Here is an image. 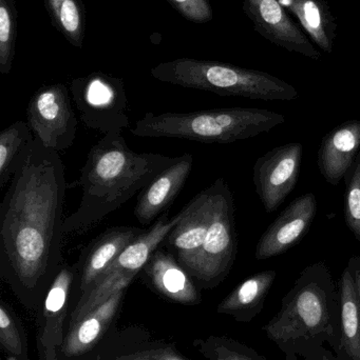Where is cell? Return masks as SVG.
Returning <instances> with one entry per match:
<instances>
[{"mask_svg":"<svg viewBox=\"0 0 360 360\" xmlns=\"http://www.w3.org/2000/svg\"><path fill=\"white\" fill-rule=\"evenodd\" d=\"M181 217L182 212L173 218L163 214L149 229L133 240L93 287L80 296L77 306L72 313L71 326L84 319L116 292L127 289L133 278L143 270L154 252L163 245Z\"/></svg>","mask_w":360,"mask_h":360,"instance_id":"6","label":"cell"},{"mask_svg":"<svg viewBox=\"0 0 360 360\" xmlns=\"http://www.w3.org/2000/svg\"><path fill=\"white\" fill-rule=\"evenodd\" d=\"M182 17L194 23L213 20V12L209 0H166Z\"/></svg>","mask_w":360,"mask_h":360,"instance_id":"29","label":"cell"},{"mask_svg":"<svg viewBox=\"0 0 360 360\" xmlns=\"http://www.w3.org/2000/svg\"><path fill=\"white\" fill-rule=\"evenodd\" d=\"M18 11L14 0H0V73L12 70L16 50Z\"/></svg>","mask_w":360,"mask_h":360,"instance_id":"25","label":"cell"},{"mask_svg":"<svg viewBox=\"0 0 360 360\" xmlns=\"http://www.w3.org/2000/svg\"><path fill=\"white\" fill-rule=\"evenodd\" d=\"M51 22L75 48L82 49L86 35V8L82 0H44Z\"/></svg>","mask_w":360,"mask_h":360,"instance_id":"24","label":"cell"},{"mask_svg":"<svg viewBox=\"0 0 360 360\" xmlns=\"http://www.w3.org/2000/svg\"><path fill=\"white\" fill-rule=\"evenodd\" d=\"M74 275L72 266H61L46 291L42 313L44 321L38 336L40 360H61L59 352H63L66 340L63 321Z\"/></svg>","mask_w":360,"mask_h":360,"instance_id":"14","label":"cell"},{"mask_svg":"<svg viewBox=\"0 0 360 360\" xmlns=\"http://www.w3.org/2000/svg\"><path fill=\"white\" fill-rule=\"evenodd\" d=\"M334 285L323 262L306 266L285 296L278 314L264 327L266 336L285 352L315 340L334 338Z\"/></svg>","mask_w":360,"mask_h":360,"instance_id":"4","label":"cell"},{"mask_svg":"<svg viewBox=\"0 0 360 360\" xmlns=\"http://www.w3.org/2000/svg\"><path fill=\"white\" fill-rule=\"evenodd\" d=\"M82 124L104 135L129 128L128 98L122 78L94 72L69 86Z\"/></svg>","mask_w":360,"mask_h":360,"instance_id":"8","label":"cell"},{"mask_svg":"<svg viewBox=\"0 0 360 360\" xmlns=\"http://www.w3.org/2000/svg\"><path fill=\"white\" fill-rule=\"evenodd\" d=\"M35 136L27 122L18 120L0 133V188H4L23 165Z\"/></svg>","mask_w":360,"mask_h":360,"instance_id":"23","label":"cell"},{"mask_svg":"<svg viewBox=\"0 0 360 360\" xmlns=\"http://www.w3.org/2000/svg\"><path fill=\"white\" fill-rule=\"evenodd\" d=\"M242 10L255 31L273 44L313 60L321 59L318 49L279 0H242Z\"/></svg>","mask_w":360,"mask_h":360,"instance_id":"11","label":"cell"},{"mask_svg":"<svg viewBox=\"0 0 360 360\" xmlns=\"http://www.w3.org/2000/svg\"><path fill=\"white\" fill-rule=\"evenodd\" d=\"M125 360H156L154 359H148V357L141 356V355L135 354L132 356L126 357Z\"/></svg>","mask_w":360,"mask_h":360,"instance_id":"31","label":"cell"},{"mask_svg":"<svg viewBox=\"0 0 360 360\" xmlns=\"http://www.w3.org/2000/svg\"><path fill=\"white\" fill-rule=\"evenodd\" d=\"M152 287L168 300L183 304H196L201 300L187 271L170 252L156 249L143 270Z\"/></svg>","mask_w":360,"mask_h":360,"instance_id":"17","label":"cell"},{"mask_svg":"<svg viewBox=\"0 0 360 360\" xmlns=\"http://www.w3.org/2000/svg\"><path fill=\"white\" fill-rule=\"evenodd\" d=\"M299 21L306 35L323 52H333L337 21L327 0H279Z\"/></svg>","mask_w":360,"mask_h":360,"instance_id":"19","label":"cell"},{"mask_svg":"<svg viewBox=\"0 0 360 360\" xmlns=\"http://www.w3.org/2000/svg\"><path fill=\"white\" fill-rule=\"evenodd\" d=\"M125 291L126 289L116 292L109 300L71 326V331L66 336L63 345V353L66 357L80 356L97 344L116 316Z\"/></svg>","mask_w":360,"mask_h":360,"instance_id":"20","label":"cell"},{"mask_svg":"<svg viewBox=\"0 0 360 360\" xmlns=\"http://www.w3.org/2000/svg\"><path fill=\"white\" fill-rule=\"evenodd\" d=\"M237 245L234 199L222 179L213 221L204 243L182 266L203 287H215L230 273L236 259Z\"/></svg>","mask_w":360,"mask_h":360,"instance_id":"7","label":"cell"},{"mask_svg":"<svg viewBox=\"0 0 360 360\" xmlns=\"http://www.w3.org/2000/svg\"><path fill=\"white\" fill-rule=\"evenodd\" d=\"M150 74L166 84L222 96L271 101H290L298 97L292 84L276 76L219 61L177 58L159 63Z\"/></svg>","mask_w":360,"mask_h":360,"instance_id":"5","label":"cell"},{"mask_svg":"<svg viewBox=\"0 0 360 360\" xmlns=\"http://www.w3.org/2000/svg\"><path fill=\"white\" fill-rule=\"evenodd\" d=\"M321 360H335V359H334L333 357L330 356V355L323 354V359H321Z\"/></svg>","mask_w":360,"mask_h":360,"instance_id":"33","label":"cell"},{"mask_svg":"<svg viewBox=\"0 0 360 360\" xmlns=\"http://www.w3.org/2000/svg\"><path fill=\"white\" fill-rule=\"evenodd\" d=\"M360 148V120H350L323 137L318 167L329 184L336 186L352 167Z\"/></svg>","mask_w":360,"mask_h":360,"instance_id":"18","label":"cell"},{"mask_svg":"<svg viewBox=\"0 0 360 360\" xmlns=\"http://www.w3.org/2000/svg\"><path fill=\"white\" fill-rule=\"evenodd\" d=\"M342 347L351 360H360V298L355 275L347 268L342 277Z\"/></svg>","mask_w":360,"mask_h":360,"instance_id":"22","label":"cell"},{"mask_svg":"<svg viewBox=\"0 0 360 360\" xmlns=\"http://www.w3.org/2000/svg\"><path fill=\"white\" fill-rule=\"evenodd\" d=\"M0 342L6 352L15 357H23L27 354L23 334L6 304L0 307Z\"/></svg>","mask_w":360,"mask_h":360,"instance_id":"27","label":"cell"},{"mask_svg":"<svg viewBox=\"0 0 360 360\" xmlns=\"http://www.w3.org/2000/svg\"><path fill=\"white\" fill-rule=\"evenodd\" d=\"M355 281H356L357 291H359V298H360V272H359V271H357V272L355 273Z\"/></svg>","mask_w":360,"mask_h":360,"instance_id":"32","label":"cell"},{"mask_svg":"<svg viewBox=\"0 0 360 360\" xmlns=\"http://www.w3.org/2000/svg\"><path fill=\"white\" fill-rule=\"evenodd\" d=\"M69 91L63 84H46L34 93L27 108V122L34 136L57 153L72 147L77 134Z\"/></svg>","mask_w":360,"mask_h":360,"instance_id":"9","label":"cell"},{"mask_svg":"<svg viewBox=\"0 0 360 360\" xmlns=\"http://www.w3.org/2000/svg\"><path fill=\"white\" fill-rule=\"evenodd\" d=\"M222 179L194 197L182 209V217L165 239L180 264H184L202 247L213 221Z\"/></svg>","mask_w":360,"mask_h":360,"instance_id":"12","label":"cell"},{"mask_svg":"<svg viewBox=\"0 0 360 360\" xmlns=\"http://www.w3.org/2000/svg\"><path fill=\"white\" fill-rule=\"evenodd\" d=\"M276 276L274 270H268L245 279L222 300L218 306V313L230 315L237 321H252L261 311Z\"/></svg>","mask_w":360,"mask_h":360,"instance_id":"21","label":"cell"},{"mask_svg":"<svg viewBox=\"0 0 360 360\" xmlns=\"http://www.w3.org/2000/svg\"><path fill=\"white\" fill-rule=\"evenodd\" d=\"M65 165L34 141L0 205V272L25 295L48 290L61 268Z\"/></svg>","mask_w":360,"mask_h":360,"instance_id":"1","label":"cell"},{"mask_svg":"<svg viewBox=\"0 0 360 360\" xmlns=\"http://www.w3.org/2000/svg\"><path fill=\"white\" fill-rule=\"evenodd\" d=\"M316 212L317 199L313 193L296 198L258 241L256 259H268L291 249L308 232Z\"/></svg>","mask_w":360,"mask_h":360,"instance_id":"13","label":"cell"},{"mask_svg":"<svg viewBox=\"0 0 360 360\" xmlns=\"http://www.w3.org/2000/svg\"><path fill=\"white\" fill-rule=\"evenodd\" d=\"M194 166V156L190 153L178 158L177 162L163 171L139 192L135 216L139 224H154L170 207L187 181Z\"/></svg>","mask_w":360,"mask_h":360,"instance_id":"15","label":"cell"},{"mask_svg":"<svg viewBox=\"0 0 360 360\" xmlns=\"http://www.w3.org/2000/svg\"><path fill=\"white\" fill-rule=\"evenodd\" d=\"M346 220L351 232L360 241V156L347 191Z\"/></svg>","mask_w":360,"mask_h":360,"instance_id":"28","label":"cell"},{"mask_svg":"<svg viewBox=\"0 0 360 360\" xmlns=\"http://www.w3.org/2000/svg\"><path fill=\"white\" fill-rule=\"evenodd\" d=\"M359 272H360V269H359Z\"/></svg>","mask_w":360,"mask_h":360,"instance_id":"34","label":"cell"},{"mask_svg":"<svg viewBox=\"0 0 360 360\" xmlns=\"http://www.w3.org/2000/svg\"><path fill=\"white\" fill-rule=\"evenodd\" d=\"M302 155V143H292L271 150L256 162L254 184L268 213L276 211L293 191L299 176Z\"/></svg>","mask_w":360,"mask_h":360,"instance_id":"10","label":"cell"},{"mask_svg":"<svg viewBox=\"0 0 360 360\" xmlns=\"http://www.w3.org/2000/svg\"><path fill=\"white\" fill-rule=\"evenodd\" d=\"M137 354L156 360H186L175 351V347L173 346L159 347V348L151 349Z\"/></svg>","mask_w":360,"mask_h":360,"instance_id":"30","label":"cell"},{"mask_svg":"<svg viewBox=\"0 0 360 360\" xmlns=\"http://www.w3.org/2000/svg\"><path fill=\"white\" fill-rule=\"evenodd\" d=\"M144 232L145 230L137 226H113L95 237L82 249L80 262L82 295L93 287L120 253Z\"/></svg>","mask_w":360,"mask_h":360,"instance_id":"16","label":"cell"},{"mask_svg":"<svg viewBox=\"0 0 360 360\" xmlns=\"http://www.w3.org/2000/svg\"><path fill=\"white\" fill-rule=\"evenodd\" d=\"M277 112L247 108L146 113L130 133L147 139H178L204 143H232L253 139L285 124Z\"/></svg>","mask_w":360,"mask_h":360,"instance_id":"3","label":"cell"},{"mask_svg":"<svg viewBox=\"0 0 360 360\" xmlns=\"http://www.w3.org/2000/svg\"><path fill=\"white\" fill-rule=\"evenodd\" d=\"M194 346L206 360H268L253 349L225 336H209Z\"/></svg>","mask_w":360,"mask_h":360,"instance_id":"26","label":"cell"},{"mask_svg":"<svg viewBox=\"0 0 360 360\" xmlns=\"http://www.w3.org/2000/svg\"><path fill=\"white\" fill-rule=\"evenodd\" d=\"M122 132L111 131L91 147L80 179L71 184L80 188L82 198L76 211L65 218L63 234L88 232L179 158L137 153L128 147Z\"/></svg>","mask_w":360,"mask_h":360,"instance_id":"2","label":"cell"}]
</instances>
